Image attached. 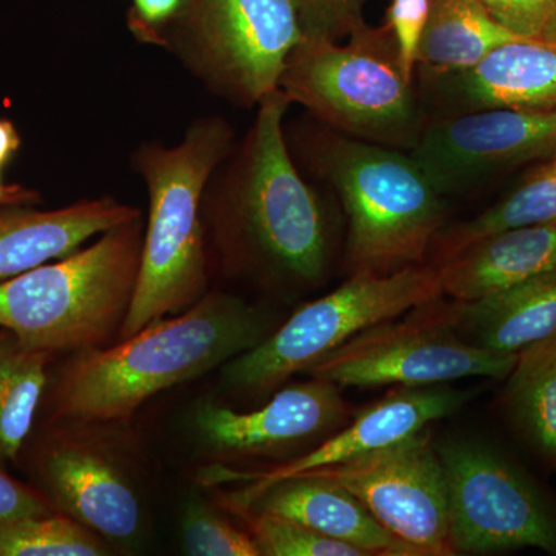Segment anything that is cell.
<instances>
[{"mask_svg": "<svg viewBox=\"0 0 556 556\" xmlns=\"http://www.w3.org/2000/svg\"><path fill=\"white\" fill-rule=\"evenodd\" d=\"M185 5L186 0H131L130 31L141 42L163 47L164 35Z\"/></svg>", "mask_w": 556, "mask_h": 556, "instance_id": "obj_31", "label": "cell"}, {"mask_svg": "<svg viewBox=\"0 0 556 556\" xmlns=\"http://www.w3.org/2000/svg\"><path fill=\"white\" fill-rule=\"evenodd\" d=\"M306 38L295 0H186L163 49L232 104L276 93L291 51Z\"/></svg>", "mask_w": 556, "mask_h": 556, "instance_id": "obj_8", "label": "cell"}, {"mask_svg": "<svg viewBox=\"0 0 556 556\" xmlns=\"http://www.w3.org/2000/svg\"><path fill=\"white\" fill-rule=\"evenodd\" d=\"M345 486L416 556H450L447 477L430 427L348 463L316 468Z\"/></svg>", "mask_w": 556, "mask_h": 556, "instance_id": "obj_11", "label": "cell"}, {"mask_svg": "<svg viewBox=\"0 0 556 556\" xmlns=\"http://www.w3.org/2000/svg\"><path fill=\"white\" fill-rule=\"evenodd\" d=\"M468 399V391H459L445 383L399 387L396 391H391L376 404L354 415L353 422H348L321 441L318 447L291 463L260 471L215 466L201 473V481L211 486L232 482L247 484L225 497L226 506H239L281 479L316 468L338 466L415 437L431 424L452 416Z\"/></svg>", "mask_w": 556, "mask_h": 556, "instance_id": "obj_13", "label": "cell"}, {"mask_svg": "<svg viewBox=\"0 0 556 556\" xmlns=\"http://www.w3.org/2000/svg\"><path fill=\"white\" fill-rule=\"evenodd\" d=\"M233 148L219 116L193 121L175 146L142 142L131 166L149 193L148 226L129 313L119 338L185 313L204 298L208 281L203 197L208 179Z\"/></svg>", "mask_w": 556, "mask_h": 556, "instance_id": "obj_3", "label": "cell"}, {"mask_svg": "<svg viewBox=\"0 0 556 556\" xmlns=\"http://www.w3.org/2000/svg\"><path fill=\"white\" fill-rule=\"evenodd\" d=\"M50 353L22 345L0 329V459H16L47 383Z\"/></svg>", "mask_w": 556, "mask_h": 556, "instance_id": "obj_24", "label": "cell"}, {"mask_svg": "<svg viewBox=\"0 0 556 556\" xmlns=\"http://www.w3.org/2000/svg\"><path fill=\"white\" fill-rule=\"evenodd\" d=\"M182 544L193 556H258L249 532L203 507H192L182 522Z\"/></svg>", "mask_w": 556, "mask_h": 556, "instance_id": "obj_27", "label": "cell"}, {"mask_svg": "<svg viewBox=\"0 0 556 556\" xmlns=\"http://www.w3.org/2000/svg\"><path fill=\"white\" fill-rule=\"evenodd\" d=\"M228 507L291 519L321 535L362 548L369 556H416L345 486L314 471L281 479L247 503Z\"/></svg>", "mask_w": 556, "mask_h": 556, "instance_id": "obj_17", "label": "cell"}, {"mask_svg": "<svg viewBox=\"0 0 556 556\" xmlns=\"http://www.w3.org/2000/svg\"><path fill=\"white\" fill-rule=\"evenodd\" d=\"M268 320L230 295L201 298L118 345L79 351L56 387L58 417L124 420L149 397L232 361L268 338Z\"/></svg>", "mask_w": 556, "mask_h": 556, "instance_id": "obj_2", "label": "cell"}, {"mask_svg": "<svg viewBox=\"0 0 556 556\" xmlns=\"http://www.w3.org/2000/svg\"><path fill=\"white\" fill-rule=\"evenodd\" d=\"M351 412L338 386L313 378L283 388L255 412L206 405L199 413L200 433L219 452L241 456L276 455L336 433Z\"/></svg>", "mask_w": 556, "mask_h": 556, "instance_id": "obj_14", "label": "cell"}, {"mask_svg": "<svg viewBox=\"0 0 556 556\" xmlns=\"http://www.w3.org/2000/svg\"><path fill=\"white\" fill-rule=\"evenodd\" d=\"M517 358L464 342L441 298L365 329L306 372L339 388L424 387L477 376L506 379Z\"/></svg>", "mask_w": 556, "mask_h": 556, "instance_id": "obj_10", "label": "cell"}, {"mask_svg": "<svg viewBox=\"0 0 556 556\" xmlns=\"http://www.w3.org/2000/svg\"><path fill=\"white\" fill-rule=\"evenodd\" d=\"M556 218V156L533 167L521 185L492 207L459 225L442 228L430 249V263L441 265L477 241L521 226Z\"/></svg>", "mask_w": 556, "mask_h": 556, "instance_id": "obj_23", "label": "cell"}, {"mask_svg": "<svg viewBox=\"0 0 556 556\" xmlns=\"http://www.w3.org/2000/svg\"><path fill=\"white\" fill-rule=\"evenodd\" d=\"M452 327L464 342L517 354L556 332V269L471 302H447Z\"/></svg>", "mask_w": 556, "mask_h": 556, "instance_id": "obj_20", "label": "cell"}, {"mask_svg": "<svg viewBox=\"0 0 556 556\" xmlns=\"http://www.w3.org/2000/svg\"><path fill=\"white\" fill-rule=\"evenodd\" d=\"M306 36L334 39L343 31L353 30L357 0H295Z\"/></svg>", "mask_w": 556, "mask_h": 556, "instance_id": "obj_30", "label": "cell"}, {"mask_svg": "<svg viewBox=\"0 0 556 556\" xmlns=\"http://www.w3.org/2000/svg\"><path fill=\"white\" fill-rule=\"evenodd\" d=\"M430 7L431 0H391L388 10L387 28L396 42L402 67L412 79Z\"/></svg>", "mask_w": 556, "mask_h": 556, "instance_id": "obj_29", "label": "cell"}, {"mask_svg": "<svg viewBox=\"0 0 556 556\" xmlns=\"http://www.w3.org/2000/svg\"><path fill=\"white\" fill-rule=\"evenodd\" d=\"M506 379L508 422L527 447L556 468V332L519 351Z\"/></svg>", "mask_w": 556, "mask_h": 556, "instance_id": "obj_22", "label": "cell"}, {"mask_svg": "<svg viewBox=\"0 0 556 556\" xmlns=\"http://www.w3.org/2000/svg\"><path fill=\"white\" fill-rule=\"evenodd\" d=\"M518 38L478 0H431L416 70L424 80L467 72L496 47Z\"/></svg>", "mask_w": 556, "mask_h": 556, "instance_id": "obj_21", "label": "cell"}, {"mask_svg": "<svg viewBox=\"0 0 556 556\" xmlns=\"http://www.w3.org/2000/svg\"><path fill=\"white\" fill-rule=\"evenodd\" d=\"M105 547L64 514L0 519V556H100Z\"/></svg>", "mask_w": 556, "mask_h": 556, "instance_id": "obj_25", "label": "cell"}, {"mask_svg": "<svg viewBox=\"0 0 556 556\" xmlns=\"http://www.w3.org/2000/svg\"><path fill=\"white\" fill-rule=\"evenodd\" d=\"M139 215V208L112 197L80 200L54 211L0 206V280L67 257L93 237Z\"/></svg>", "mask_w": 556, "mask_h": 556, "instance_id": "obj_18", "label": "cell"}, {"mask_svg": "<svg viewBox=\"0 0 556 556\" xmlns=\"http://www.w3.org/2000/svg\"><path fill=\"white\" fill-rule=\"evenodd\" d=\"M300 150L345 211L350 276H383L426 263L444 228V195L412 153L346 137L320 123L303 130Z\"/></svg>", "mask_w": 556, "mask_h": 556, "instance_id": "obj_4", "label": "cell"}, {"mask_svg": "<svg viewBox=\"0 0 556 556\" xmlns=\"http://www.w3.org/2000/svg\"><path fill=\"white\" fill-rule=\"evenodd\" d=\"M39 475L47 500L79 525L112 540L138 532L137 496L101 453L76 442L51 445L40 457Z\"/></svg>", "mask_w": 556, "mask_h": 556, "instance_id": "obj_16", "label": "cell"}, {"mask_svg": "<svg viewBox=\"0 0 556 556\" xmlns=\"http://www.w3.org/2000/svg\"><path fill=\"white\" fill-rule=\"evenodd\" d=\"M438 266L445 298L471 302L495 294L556 269V223L493 233Z\"/></svg>", "mask_w": 556, "mask_h": 556, "instance_id": "obj_19", "label": "cell"}, {"mask_svg": "<svg viewBox=\"0 0 556 556\" xmlns=\"http://www.w3.org/2000/svg\"><path fill=\"white\" fill-rule=\"evenodd\" d=\"M519 38L556 43V0H478Z\"/></svg>", "mask_w": 556, "mask_h": 556, "instance_id": "obj_28", "label": "cell"}, {"mask_svg": "<svg viewBox=\"0 0 556 556\" xmlns=\"http://www.w3.org/2000/svg\"><path fill=\"white\" fill-rule=\"evenodd\" d=\"M554 223H556V218L554 219Z\"/></svg>", "mask_w": 556, "mask_h": 556, "instance_id": "obj_35", "label": "cell"}, {"mask_svg": "<svg viewBox=\"0 0 556 556\" xmlns=\"http://www.w3.org/2000/svg\"><path fill=\"white\" fill-rule=\"evenodd\" d=\"M278 89L328 129L388 148L412 150L427 124L388 28L358 24L348 43L306 36Z\"/></svg>", "mask_w": 556, "mask_h": 556, "instance_id": "obj_6", "label": "cell"}, {"mask_svg": "<svg viewBox=\"0 0 556 556\" xmlns=\"http://www.w3.org/2000/svg\"><path fill=\"white\" fill-rule=\"evenodd\" d=\"M56 508L46 495L9 477L0 468V519L47 517Z\"/></svg>", "mask_w": 556, "mask_h": 556, "instance_id": "obj_32", "label": "cell"}, {"mask_svg": "<svg viewBox=\"0 0 556 556\" xmlns=\"http://www.w3.org/2000/svg\"><path fill=\"white\" fill-rule=\"evenodd\" d=\"M142 215L56 263L0 283V329L43 353L101 348L129 313L141 265Z\"/></svg>", "mask_w": 556, "mask_h": 556, "instance_id": "obj_5", "label": "cell"}, {"mask_svg": "<svg viewBox=\"0 0 556 556\" xmlns=\"http://www.w3.org/2000/svg\"><path fill=\"white\" fill-rule=\"evenodd\" d=\"M441 116L478 110H556V43L518 38L467 72L426 80Z\"/></svg>", "mask_w": 556, "mask_h": 556, "instance_id": "obj_15", "label": "cell"}, {"mask_svg": "<svg viewBox=\"0 0 556 556\" xmlns=\"http://www.w3.org/2000/svg\"><path fill=\"white\" fill-rule=\"evenodd\" d=\"M0 206H14V204L7 200H0Z\"/></svg>", "mask_w": 556, "mask_h": 556, "instance_id": "obj_34", "label": "cell"}, {"mask_svg": "<svg viewBox=\"0 0 556 556\" xmlns=\"http://www.w3.org/2000/svg\"><path fill=\"white\" fill-rule=\"evenodd\" d=\"M441 298V273L433 263L383 276L354 274L334 291L295 311L258 345L232 358L226 378L243 393L269 394L365 329Z\"/></svg>", "mask_w": 556, "mask_h": 556, "instance_id": "obj_7", "label": "cell"}, {"mask_svg": "<svg viewBox=\"0 0 556 556\" xmlns=\"http://www.w3.org/2000/svg\"><path fill=\"white\" fill-rule=\"evenodd\" d=\"M289 105L281 90L260 102L247 137L208 179L201 211L229 273L300 292L324 283L331 251L325 208L285 135Z\"/></svg>", "mask_w": 556, "mask_h": 556, "instance_id": "obj_1", "label": "cell"}, {"mask_svg": "<svg viewBox=\"0 0 556 556\" xmlns=\"http://www.w3.org/2000/svg\"><path fill=\"white\" fill-rule=\"evenodd\" d=\"M434 445L447 477L453 555L532 547L556 556V500L525 468L484 439Z\"/></svg>", "mask_w": 556, "mask_h": 556, "instance_id": "obj_9", "label": "cell"}, {"mask_svg": "<svg viewBox=\"0 0 556 556\" xmlns=\"http://www.w3.org/2000/svg\"><path fill=\"white\" fill-rule=\"evenodd\" d=\"M230 511L243 519L260 556H369L362 548L321 535L291 519L244 508Z\"/></svg>", "mask_w": 556, "mask_h": 556, "instance_id": "obj_26", "label": "cell"}, {"mask_svg": "<svg viewBox=\"0 0 556 556\" xmlns=\"http://www.w3.org/2000/svg\"><path fill=\"white\" fill-rule=\"evenodd\" d=\"M413 159L442 195L556 156V110L492 109L427 121Z\"/></svg>", "mask_w": 556, "mask_h": 556, "instance_id": "obj_12", "label": "cell"}, {"mask_svg": "<svg viewBox=\"0 0 556 556\" xmlns=\"http://www.w3.org/2000/svg\"><path fill=\"white\" fill-rule=\"evenodd\" d=\"M22 139L10 119H0V170L10 163L21 149Z\"/></svg>", "mask_w": 556, "mask_h": 556, "instance_id": "obj_33", "label": "cell"}]
</instances>
